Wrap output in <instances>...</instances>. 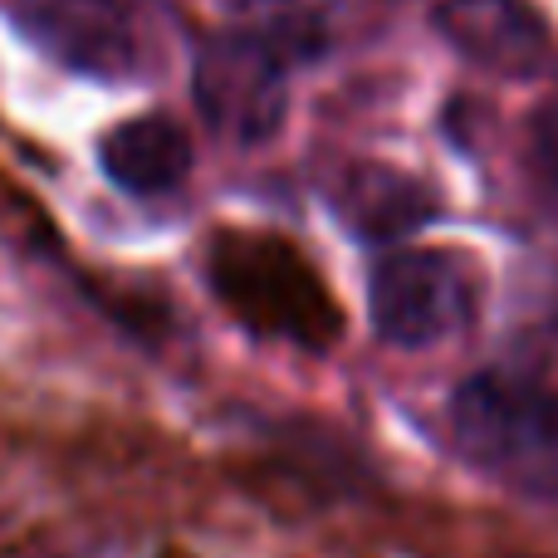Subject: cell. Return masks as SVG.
<instances>
[{
	"mask_svg": "<svg viewBox=\"0 0 558 558\" xmlns=\"http://www.w3.org/2000/svg\"><path fill=\"white\" fill-rule=\"evenodd\" d=\"M206 284L216 304L255 338H275L304 353H328L343 338V308L328 279L284 235L216 231L206 245Z\"/></svg>",
	"mask_w": 558,
	"mask_h": 558,
	"instance_id": "cell-1",
	"label": "cell"
},
{
	"mask_svg": "<svg viewBox=\"0 0 558 558\" xmlns=\"http://www.w3.org/2000/svg\"><path fill=\"white\" fill-rule=\"evenodd\" d=\"M461 456L524 500H558V397L520 373H475L451 392Z\"/></svg>",
	"mask_w": 558,
	"mask_h": 558,
	"instance_id": "cell-2",
	"label": "cell"
},
{
	"mask_svg": "<svg viewBox=\"0 0 558 558\" xmlns=\"http://www.w3.org/2000/svg\"><path fill=\"white\" fill-rule=\"evenodd\" d=\"M481 314V275L461 251H392L367 279V318L387 348L426 353L451 343Z\"/></svg>",
	"mask_w": 558,
	"mask_h": 558,
	"instance_id": "cell-3",
	"label": "cell"
},
{
	"mask_svg": "<svg viewBox=\"0 0 558 558\" xmlns=\"http://www.w3.org/2000/svg\"><path fill=\"white\" fill-rule=\"evenodd\" d=\"M284 64L289 59L251 25L202 39L192 64V98L202 123L235 147H265L279 137L289 118Z\"/></svg>",
	"mask_w": 558,
	"mask_h": 558,
	"instance_id": "cell-4",
	"label": "cell"
},
{
	"mask_svg": "<svg viewBox=\"0 0 558 558\" xmlns=\"http://www.w3.org/2000/svg\"><path fill=\"white\" fill-rule=\"evenodd\" d=\"M5 20L54 64L84 78H133L143 69V35L128 0H0Z\"/></svg>",
	"mask_w": 558,
	"mask_h": 558,
	"instance_id": "cell-5",
	"label": "cell"
},
{
	"mask_svg": "<svg viewBox=\"0 0 558 558\" xmlns=\"http://www.w3.org/2000/svg\"><path fill=\"white\" fill-rule=\"evenodd\" d=\"M432 25L456 54L500 78H534L554 59V35L530 0H436Z\"/></svg>",
	"mask_w": 558,
	"mask_h": 558,
	"instance_id": "cell-6",
	"label": "cell"
},
{
	"mask_svg": "<svg viewBox=\"0 0 558 558\" xmlns=\"http://www.w3.org/2000/svg\"><path fill=\"white\" fill-rule=\"evenodd\" d=\"M436 192L422 177L402 172L387 162H357L338 177L333 192V211L343 216V226L363 241L392 245L402 235L422 231L426 221H436Z\"/></svg>",
	"mask_w": 558,
	"mask_h": 558,
	"instance_id": "cell-7",
	"label": "cell"
},
{
	"mask_svg": "<svg viewBox=\"0 0 558 558\" xmlns=\"http://www.w3.org/2000/svg\"><path fill=\"white\" fill-rule=\"evenodd\" d=\"M108 182L133 196H162L177 192L192 172V137L167 113H137L128 123L108 128L98 143Z\"/></svg>",
	"mask_w": 558,
	"mask_h": 558,
	"instance_id": "cell-8",
	"label": "cell"
},
{
	"mask_svg": "<svg viewBox=\"0 0 558 558\" xmlns=\"http://www.w3.org/2000/svg\"><path fill=\"white\" fill-rule=\"evenodd\" d=\"M235 5L284 59H314L328 45V0H235Z\"/></svg>",
	"mask_w": 558,
	"mask_h": 558,
	"instance_id": "cell-9",
	"label": "cell"
},
{
	"mask_svg": "<svg viewBox=\"0 0 558 558\" xmlns=\"http://www.w3.org/2000/svg\"><path fill=\"white\" fill-rule=\"evenodd\" d=\"M530 153H534V167H539V177L558 192V98L534 113V123H530Z\"/></svg>",
	"mask_w": 558,
	"mask_h": 558,
	"instance_id": "cell-10",
	"label": "cell"
}]
</instances>
